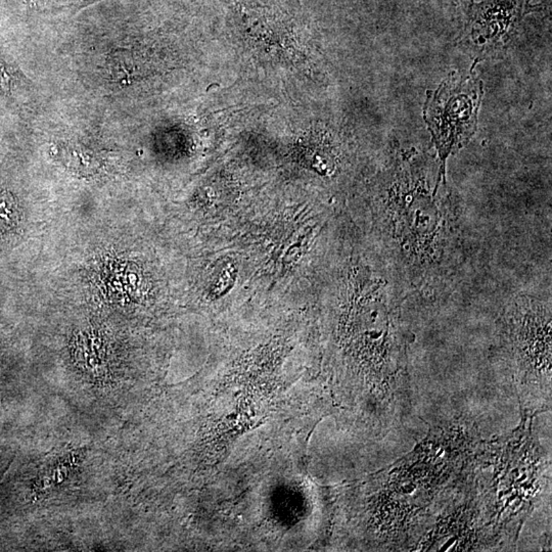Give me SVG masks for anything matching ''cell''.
Listing matches in <instances>:
<instances>
[{
	"label": "cell",
	"instance_id": "obj_1",
	"mask_svg": "<svg viewBox=\"0 0 552 552\" xmlns=\"http://www.w3.org/2000/svg\"><path fill=\"white\" fill-rule=\"evenodd\" d=\"M432 167L398 159L383 189L385 270L405 297L441 294L465 262L458 213L440 191L443 173Z\"/></svg>",
	"mask_w": 552,
	"mask_h": 552
},
{
	"label": "cell",
	"instance_id": "obj_2",
	"mask_svg": "<svg viewBox=\"0 0 552 552\" xmlns=\"http://www.w3.org/2000/svg\"><path fill=\"white\" fill-rule=\"evenodd\" d=\"M482 98L483 86L476 75L451 78L427 96L425 120L443 174L449 156L475 134Z\"/></svg>",
	"mask_w": 552,
	"mask_h": 552
},
{
	"label": "cell",
	"instance_id": "obj_3",
	"mask_svg": "<svg viewBox=\"0 0 552 552\" xmlns=\"http://www.w3.org/2000/svg\"><path fill=\"white\" fill-rule=\"evenodd\" d=\"M503 318L518 363L530 372L551 370V303L518 296L507 305Z\"/></svg>",
	"mask_w": 552,
	"mask_h": 552
},
{
	"label": "cell",
	"instance_id": "obj_4",
	"mask_svg": "<svg viewBox=\"0 0 552 552\" xmlns=\"http://www.w3.org/2000/svg\"><path fill=\"white\" fill-rule=\"evenodd\" d=\"M520 18V0H487L478 8L465 37L467 50L481 56L507 50Z\"/></svg>",
	"mask_w": 552,
	"mask_h": 552
}]
</instances>
